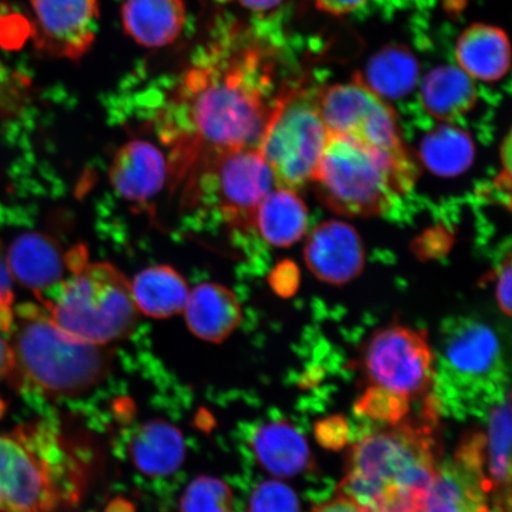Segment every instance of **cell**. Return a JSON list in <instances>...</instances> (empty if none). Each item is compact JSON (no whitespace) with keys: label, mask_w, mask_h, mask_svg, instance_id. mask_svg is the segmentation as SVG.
I'll use <instances>...</instances> for the list:
<instances>
[{"label":"cell","mask_w":512,"mask_h":512,"mask_svg":"<svg viewBox=\"0 0 512 512\" xmlns=\"http://www.w3.org/2000/svg\"><path fill=\"white\" fill-rule=\"evenodd\" d=\"M317 106L329 133L358 140L398 158H412L402 140L398 115L358 76L317 92Z\"/></svg>","instance_id":"obj_10"},{"label":"cell","mask_w":512,"mask_h":512,"mask_svg":"<svg viewBox=\"0 0 512 512\" xmlns=\"http://www.w3.org/2000/svg\"><path fill=\"white\" fill-rule=\"evenodd\" d=\"M31 4L38 48L76 61L93 46L99 24L98 0H31Z\"/></svg>","instance_id":"obj_12"},{"label":"cell","mask_w":512,"mask_h":512,"mask_svg":"<svg viewBox=\"0 0 512 512\" xmlns=\"http://www.w3.org/2000/svg\"><path fill=\"white\" fill-rule=\"evenodd\" d=\"M233 494L221 479L198 477L181 499V512H233Z\"/></svg>","instance_id":"obj_28"},{"label":"cell","mask_w":512,"mask_h":512,"mask_svg":"<svg viewBox=\"0 0 512 512\" xmlns=\"http://www.w3.org/2000/svg\"><path fill=\"white\" fill-rule=\"evenodd\" d=\"M0 10H2V4H0Z\"/></svg>","instance_id":"obj_40"},{"label":"cell","mask_w":512,"mask_h":512,"mask_svg":"<svg viewBox=\"0 0 512 512\" xmlns=\"http://www.w3.org/2000/svg\"><path fill=\"white\" fill-rule=\"evenodd\" d=\"M315 434L320 445L326 448H332V450H338V448L347 444L349 439V426L347 421L343 418L334 416V418H328L318 422Z\"/></svg>","instance_id":"obj_33"},{"label":"cell","mask_w":512,"mask_h":512,"mask_svg":"<svg viewBox=\"0 0 512 512\" xmlns=\"http://www.w3.org/2000/svg\"><path fill=\"white\" fill-rule=\"evenodd\" d=\"M28 80L0 62V110H12L22 100Z\"/></svg>","instance_id":"obj_32"},{"label":"cell","mask_w":512,"mask_h":512,"mask_svg":"<svg viewBox=\"0 0 512 512\" xmlns=\"http://www.w3.org/2000/svg\"><path fill=\"white\" fill-rule=\"evenodd\" d=\"M239 2L252 11H268L277 8L283 0H239Z\"/></svg>","instance_id":"obj_38"},{"label":"cell","mask_w":512,"mask_h":512,"mask_svg":"<svg viewBox=\"0 0 512 512\" xmlns=\"http://www.w3.org/2000/svg\"><path fill=\"white\" fill-rule=\"evenodd\" d=\"M169 178V163L158 147L133 140L115 153L110 181L115 191L133 203H145L156 197Z\"/></svg>","instance_id":"obj_16"},{"label":"cell","mask_w":512,"mask_h":512,"mask_svg":"<svg viewBox=\"0 0 512 512\" xmlns=\"http://www.w3.org/2000/svg\"><path fill=\"white\" fill-rule=\"evenodd\" d=\"M478 92L463 69L443 66L431 70L421 85V101L433 118L452 123L476 106Z\"/></svg>","instance_id":"obj_23"},{"label":"cell","mask_w":512,"mask_h":512,"mask_svg":"<svg viewBox=\"0 0 512 512\" xmlns=\"http://www.w3.org/2000/svg\"><path fill=\"white\" fill-rule=\"evenodd\" d=\"M329 134L317 93L291 88L275 98L258 147L277 187L299 190L312 183Z\"/></svg>","instance_id":"obj_8"},{"label":"cell","mask_w":512,"mask_h":512,"mask_svg":"<svg viewBox=\"0 0 512 512\" xmlns=\"http://www.w3.org/2000/svg\"><path fill=\"white\" fill-rule=\"evenodd\" d=\"M431 433L400 422L351 448L339 492L367 512L420 510L438 467Z\"/></svg>","instance_id":"obj_2"},{"label":"cell","mask_w":512,"mask_h":512,"mask_svg":"<svg viewBox=\"0 0 512 512\" xmlns=\"http://www.w3.org/2000/svg\"><path fill=\"white\" fill-rule=\"evenodd\" d=\"M131 292L138 312L165 319L179 315L189 298L187 281L170 266H153L132 281Z\"/></svg>","instance_id":"obj_25"},{"label":"cell","mask_w":512,"mask_h":512,"mask_svg":"<svg viewBox=\"0 0 512 512\" xmlns=\"http://www.w3.org/2000/svg\"><path fill=\"white\" fill-rule=\"evenodd\" d=\"M43 303L51 319L68 334L99 345L130 336L138 322L131 284L117 267L88 260L69 271Z\"/></svg>","instance_id":"obj_7"},{"label":"cell","mask_w":512,"mask_h":512,"mask_svg":"<svg viewBox=\"0 0 512 512\" xmlns=\"http://www.w3.org/2000/svg\"><path fill=\"white\" fill-rule=\"evenodd\" d=\"M5 256L12 277L37 294L42 304L64 281L66 255L46 234L24 232L17 235Z\"/></svg>","instance_id":"obj_15"},{"label":"cell","mask_w":512,"mask_h":512,"mask_svg":"<svg viewBox=\"0 0 512 512\" xmlns=\"http://www.w3.org/2000/svg\"><path fill=\"white\" fill-rule=\"evenodd\" d=\"M187 22L183 0H126V34L140 46L162 48L175 42Z\"/></svg>","instance_id":"obj_20"},{"label":"cell","mask_w":512,"mask_h":512,"mask_svg":"<svg viewBox=\"0 0 512 512\" xmlns=\"http://www.w3.org/2000/svg\"><path fill=\"white\" fill-rule=\"evenodd\" d=\"M510 393L492 407L488 433L484 434V467L498 512H510L511 484Z\"/></svg>","instance_id":"obj_24"},{"label":"cell","mask_w":512,"mask_h":512,"mask_svg":"<svg viewBox=\"0 0 512 512\" xmlns=\"http://www.w3.org/2000/svg\"><path fill=\"white\" fill-rule=\"evenodd\" d=\"M128 453L136 469L149 477H166L184 463L187 447L181 431L170 422L153 419L134 430Z\"/></svg>","instance_id":"obj_19"},{"label":"cell","mask_w":512,"mask_h":512,"mask_svg":"<svg viewBox=\"0 0 512 512\" xmlns=\"http://www.w3.org/2000/svg\"><path fill=\"white\" fill-rule=\"evenodd\" d=\"M277 181L259 147L222 153L184 185V200L210 188L222 219L230 227L248 232L256 210Z\"/></svg>","instance_id":"obj_9"},{"label":"cell","mask_w":512,"mask_h":512,"mask_svg":"<svg viewBox=\"0 0 512 512\" xmlns=\"http://www.w3.org/2000/svg\"><path fill=\"white\" fill-rule=\"evenodd\" d=\"M482 454L458 448L450 465L438 469L421 512H497Z\"/></svg>","instance_id":"obj_13"},{"label":"cell","mask_w":512,"mask_h":512,"mask_svg":"<svg viewBox=\"0 0 512 512\" xmlns=\"http://www.w3.org/2000/svg\"><path fill=\"white\" fill-rule=\"evenodd\" d=\"M510 43L502 29L473 24L459 36L456 57L459 68L472 79L497 81L510 69Z\"/></svg>","instance_id":"obj_21"},{"label":"cell","mask_w":512,"mask_h":512,"mask_svg":"<svg viewBox=\"0 0 512 512\" xmlns=\"http://www.w3.org/2000/svg\"><path fill=\"white\" fill-rule=\"evenodd\" d=\"M15 370V356L11 344L0 334V381L9 379Z\"/></svg>","instance_id":"obj_37"},{"label":"cell","mask_w":512,"mask_h":512,"mask_svg":"<svg viewBox=\"0 0 512 512\" xmlns=\"http://www.w3.org/2000/svg\"><path fill=\"white\" fill-rule=\"evenodd\" d=\"M78 459L47 421L0 434V511L56 512L78 501Z\"/></svg>","instance_id":"obj_4"},{"label":"cell","mask_w":512,"mask_h":512,"mask_svg":"<svg viewBox=\"0 0 512 512\" xmlns=\"http://www.w3.org/2000/svg\"><path fill=\"white\" fill-rule=\"evenodd\" d=\"M188 328L196 337L221 343L238 328L242 310L235 294L219 284H202L189 293L183 311Z\"/></svg>","instance_id":"obj_18"},{"label":"cell","mask_w":512,"mask_h":512,"mask_svg":"<svg viewBox=\"0 0 512 512\" xmlns=\"http://www.w3.org/2000/svg\"><path fill=\"white\" fill-rule=\"evenodd\" d=\"M247 512H300V505L290 486L279 480H266L249 497Z\"/></svg>","instance_id":"obj_30"},{"label":"cell","mask_w":512,"mask_h":512,"mask_svg":"<svg viewBox=\"0 0 512 512\" xmlns=\"http://www.w3.org/2000/svg\"><path fill=\"white\" fill-rule=\"evenodd\" d=\"M476 156L471 134L452 124L434 127L421 140L419 159L428 171L443 178H453L471 168Z\"/></svg>","instance_id":"obj_26"},{"label":"cell","mask_w":512,"mask_h":512,"mask_svg":"<svg viewBox=\"0 0 512 512\" xmlns=\"http://www.w3.org/2000/svg\"><path fill=\"white\" fill-rule=\"evenodd\" d=\"M271 89L265 51L238 25H217L158 115L160 138L170 146L174 188L222 153L259 146L274 104Z\"/></svg>","instance_id":"obj_1"},{"label":"cell","mask_w":512,"mask_h":512,"mask_svg":"<svg viewBox=\"0 0 512 512\" xmlns=\"http://www.w3.org/2000/svg\"><path fill=\"white\" fill-rule=\"evenodd\" d=\"M511 256L503 262L496 283V299L505 315H511Z\"/></svg>","instance_id":"obj_34"},{"label":"cell","mask_w":512,"mask_h":512,"mask_svg":"<svg viewBox=\"0 0 512 512\" xmlns=\"http://www.w3.org/2000/svg\"><path fill=\"white\" fill-rule=\"evenodd\" d=\"M505 373L501 344L490 326L472 318L444 326L433 381L440 408L460 415L485 412L505 398Z\"/></svg>","instance_id":"obj_6"},{"label":"cell","mask_w":512,"mask_h":512,"mask_svg":"<svg viewBox=\"0 0 512 512\" xmlns=\"http://www.w3.org/2000/svg\"><path fill=\"white\" fill-rule=\"evenodd\" d=\"M418 178L412 158H398L358 140L329 134L312 183L334 213L371 217L386 213Z\"/></svg>","instance_id":"obj_5"},{"label":"cell","mask_w":512,"mask_h":512,"mask_svg":"<svg viewBox=\"0 0 512 512\" xmlns=\"http://www.w3.org/2000/svg\"><path fill=\"white\" fill-rule=\"evenodd\" d=\"M251 447L258 463L278 478L303 475L312 466L309 444L286 420L264 422L254 428Z\"/></svg>","instance_id":"obj_17"},{"label":"cell","mask_w":512,"mask_h":512,"mask_svg":"<svg viewBox=\"0 0 512 512\" xmlns=\"http://www.w3.org/2000/svg\"><path fill=\"white\" fill-rule=\"evenodd\" d=\"M309 213L297 190L275 187L260 203L255 213L254 228L268 245L291 247L302 240Z\"/></svg>","instance_id":"obj_22"},{"label":"cell","mask_w":512,"mask_h":512,"mask_svg":"<svg viewBox=\"0 0 512 512\" xmlns=\"http://www.w3.org/2000/svg\"><path fill=\"white\" fill-rule=\"evenodd\" d=\"M307 268L330 285H345L356 279L366 265V249L357 230L343 221L318 224L304 247Z\"/></svg>","instance_id":"obj_14"},{"label":"cell","mask_w":512,"mask_h":512,"mask_svg":"<svg viewBox=\"0 0 512 512\" xmlns=\"http://www.w3.org/2000/svg\"><path fill=\"white\" fill-rule=\"evenodd\" d=\"M312 512H367L360 507L355 501L348 496H345L339 492L334 498L330 499L329 502H325L319 505Z\"/></svg>","instance_id":"obj_36"},{"label":"cell","mask_w":512,"mask_h":512,"mask_svg":"<svg viewBox=\"0 0 512 512\" xmlns=\"http://www.w3.org/2000/svg\"><path fill=\"white\" fill-rule=\"evenodd\" d=\"M399 512H421V509L420 510H406V511H399Z\"/></svg>","instance_id":"obj_39"},{"label":"cell","mask_w":512,"mask_h":512,"mask_svg":"<svg viewBox=\"0 0 512 512\" xmlns=\"http://www.w3.org/2000/svg\"><path fill=\"white\" fill-rule=\"evenodd\" d=\"M8 261L4 254L2 241H0V334L9 337L12 324H14V286Z\"/></svg>","instance_id":"obj_31"},{"label":"cell","mask_w":512,"mask_h":512,"mask_svg":"<svg viewBox=\"0 0 512 512\" xmlns=\"http://www.w3.org/2000/svg\"><path fill=\"white\" fill-rule=\"evenodd\" d=\"M363 364L371 386L411 401L433 387L435 355L425 331L390 325L375 332L364 349Z\"/></svg>","instance_id":"obj_11"},{"label":"cell","mask_w":512,"mask_h":512,"mask_svg":"<svg viewBox=\"0 0 512 512\" xmlns=\"http://www.w3.org/2000/svg\"><path fill=\"white\" fill-rule=\"evenodd\" d=\"M9 337L15 356L11 377L27 396L63 398L86 393L110 374L113 354L106 345L68 334L43 307L17 305Z\"/></svg>","instance_id":"obj_3"},{"label":"cell","mask_w":512,"mask_h":512,"mask_svg":"<svg viewBox=\"0 0 512 512\" xmlns=\"http://www.w3.org/2000/svg\"><path fill=\"white\" fill-rule=\"evenodd\" d=\"M315 2L319 10L342 16L362 8L367 0H315Z\"/></svg>","instance_id":"obj_35"},{"label":"cell","mask_w":512,"mask_h":512,"mask_svg":"<svg viewBox=\"0 0 512 512\" xmlns=\"http://www.w3.org/2000/svg\"><path fill=\"white\" fill-rule=\"evenodd\" d=\"M409 403L411 400L405 396L370 386L356 403V411L370 419L394 426L406 418L411 408Z\"/></svg>","instance_id":"obj_29"},{"label":"cell","mask_w":512,"mask_h":512,"mask_svg":"<svg viewBox=\"0 0 512 512\" xmlns=\"http://www.w3.org/2000/svg\"><path fill=\"white\" fill-rule=\"evenodd\" d=\"M358 78L381 99H399L418 83L419 64L407 48L387 47L373 56Z\"/></svg>","instance_id":"obj_27"}]
</instances>
